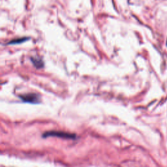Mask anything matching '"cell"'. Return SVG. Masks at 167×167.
<instances>
[{
	"mask_svg": "<svg viewBox=\"0 0 167 167\" xmlns=\"http://www.w3.org/2000/svg\"><path fill=\"white\" fill-rule=\"evenodd\" d=\"M166 45H167V42H166Z\"/></svg>",
	"mask_w": 167,
	"mask_h": 167,
	"instance_id": "cell-5",
	"label": "cell"
},
{
	"mask_svg": "<svg viewBox=\"0 0 167 167\" xmlns=\"http://www.w3.org/2000/svg\"><path fill=\"white\" fill-rule=\"evenodd\" d=\"M31 61H32L33 65L37 69H41V68H43L44 67V62L43 59H41V58L32 57H31Z\"/></svg>",
	"mask_w": 167,
	"mask_h": 167,
	"instance_id": "cell-3",
	"label": "cell"
},
{
	"mask_svg": "<svg viewBox=\"0 0 167 167\" xmlns=\"http://www.w3.org/2000/svg\"><path fill=\"white\" fill-rule=\"evenodd\" d=\"M29 38H20V39H13V40L9 41V43H8V44H20L22 43H23L26 41L28 40Z\"/></svg>",
	"mask_w": 167,
	"mask_h": 167,
	"instance_id": "cell-4",
	"label": "cell"
},
{
	"mask_svg": "<svg viewBox=\"0 0 167 167\" xmlns=\"http://www.w3.org/2000/svg\"><path fill=\"white\" fill-rule=\"evenodd\" d=\"M19 97L22 99L23 102L32 104H38L40 103V96L38 94L34 93H29L24 94V95H21Z\"/></svg>",
	"mask_w": 167,
	"mask_h": 167,
	"instance_id": "cell-2",
	"label": "cell"
},
{
	"mask_svg": "<svg viewBox=\"0 0 167 167\" xmlns=\"http://www.w3.org/2000/svg\"><path fill=\"white\" fill-rule=\"evenodd\" d=\"M49 137H56L58 138H69V139H73L76 138V135L75 134H71V133L63 132V131H48L44 132L43 135V138H47Z\"/></svg>",
	"mask_w": 167,
	"mask_h": 167,
	"instance_id": "cell-1",
	"label": "cell"
}]
</instances>
